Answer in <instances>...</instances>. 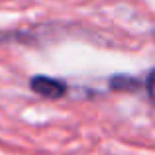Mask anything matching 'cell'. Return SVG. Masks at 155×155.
Here are the masks:
<instances>
[{
  "label": "cell",
  "mask_w": 155,
  "mask_h": 155,
  "mask_svg": "<svg viewBox=\"0 0 155 155\" xmlns=\"http://www.w3.org/2000/svg\"><path fill=\"white\" fill-rule=\"evenodd\" d=\"M30 88L39 94L41 98H49V100H57L63 98L67 94V83L61 79H53V77H45V75H35L30 81Z\"/></svg>",
  "instance_id": "obj_1"
},
{
  "label": "cell",
  "mask_w": 155,
  "mask_h": 155,
  "mask_svg": "<svg viewBox=\"0 0 155 155\" xmlns=\"http://www.w3.org/2000/svg\"><path fill=\"white\" fill-rule=\"evenodd\" d=\"M110 87L112 91H136L140 88V83H137L134 77H112L110 79Z\"/></svg>",
  "instance_id": "obj_2"
},
{
  "label": "cell",
  "mask_w": 155,
  "mask_h": 155,
  "mask_svg": "<svg viewBox=\"0 0 155 155\" xmlns=\"http://www.w3.org/2000/svg\"><path fill=\"white\" fill-rule=\"evenodd\" d=\"M145 88H147V94L151 98V102L155 104V69L147 75V79H145Z\"/></svg>",
  "instance_id": "obj_3"
}]
</instances>
